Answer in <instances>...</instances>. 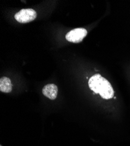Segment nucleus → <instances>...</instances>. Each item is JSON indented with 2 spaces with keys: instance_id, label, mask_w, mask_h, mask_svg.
Wrapping results in <instances>:
<instances>
[{
  "instance_id": "f257e3e1",
  "label": "nucleus",
  "mask_w": 130,
  "mask_h": 146,
  "mask_svg": "<svg viewBox=\"0 0 130 146\" xmlns=\"http://www.w3.org/2000/svg\"><path fill=\"white\" fill-rule=\"evenodd\" d=\"M90 89L96 94H99L102 98L109 100L114 96V90L111 84L100 74L92 76L88 81Z\"/></svg>"
},
{
  "instance_id": "20e7f679",
  "label": "nucleus",
  "mask_w": 130,
  "mask_h": 146,
  "mask_svg": "<svg viewBox=\"0 0 130 146\" xmlns=\"http://www.w3.org/2000/svg\"><path fill=\"white\" fill-rule=\"evenodd\" d=\"M42 93L47 98L51 100H54L57 96L58 88L55 84H47L43 87Z\"/></svg>"
},
{
  "instance_id": "423d86ee",
  "label": "nucleus",
  "mask_w": 130,
  "mask_h": 146,
  "mask_svg": "<svg viewBox=\"0 0 130 146\" xmlns=\"http://www.w3.org/2000/svg\"><path fill=\"white\" fill-rule=\"evenodd\" d=\"M0 146H2V145H0Z\"/></svg>"
},
{
  "instance_id": "39448f33",
  "label": "nucleus",
  "mask_w": 130,
  "mask_h": 146,
  "mask_svg": "<svg viewBox=\"0 0 130 146\" xmlns=\"http://www.w3.org/2000/svg\"><path fill=\"white\" fill-rule=\"evenodd\" d=\"M13 90V85H12L10 79L8 77H4L0 79V91L4 93H9Z\"/></svg>"
},
{
  "instance_id": "7ed1b4c3",
  "label": "nucleus",
  "mask_w": 130,
  "mask_h": 146,
  "mask_svg": "<svg viewBox=\"0 0 130 146\" xmlns=\"http://www.w3.org/2000/svg\"><path fill=\"white\" fill-rule=\"evenodd\" d=\"M88 34L87 31L84 28H76L69 31L65 36L66 39L74 43L81 42Z\"/></svg>"
},
{
  "instance_id": "f03ea898",
  "label": "nucleus",
  "mask_w": 130,
  "mask_h": 146,
  "mask_svg": "<svg viewBox=\"0 0 130 146\" xmlns=\"http://www.w3.org/2000/svg\"><path fill=\"white\" fill-rule=\"evenodd\" d=\"M36 17L37 13L34 9H22L15 15V19L19 23H26L34 21Z\"/></svg>"
}]
</instances>
